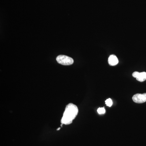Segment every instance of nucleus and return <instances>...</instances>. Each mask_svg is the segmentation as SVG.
<instances>
[{
    "label": "nucleus",
    "mask_w": 146,
    "mask_h": 146,
    "mask_svg": "<svg viewBox=\"0 0 146 146\" xmlns=\"http://www.w3.org/2000/svg\"><path fill=\"white\" fill-rule=\"evenodd\" d=\"M108 63L111 66H115L119 63L117 57L115 55H111L108 59Z\"/></svg>",
    "instance_id": "20e7f679"
},
{
    "label": "nucleus",
    "mask_w": 146,
    "mask_h": 146,
    "mask_svg": "<svg viewBox=\"0 0 146 146\" xmlns=\"http://www.w3.org/2000/svg\"><path fill=\"white\" fill-rule=\"evenodd\" d=\"M78 112L77 106L72 103L69 104L66 106L63 116L61 120V124L70 125L72 122Z\"/></svg>",
    "instance_id": "f257e3e1"
},
{
    "label": "nucleus",
    "mask_w": 146,
    "mask_h": 146,
    "mask_svg": "<svg viewBox=\"0 0 146 146\" xmlns=\"http://www.w3.org/2000/svg\"><path fill=\"white\" fill-rule=\"evenodd\" d=\"M139 72H134L132 74V76L134 78H136L138 76V75H139Z\"/></svg>",
    "instance_id": "6e6552de"
},
{
    "label": "nucleus",
    "mask_w": 146,
    "mask_h": 146,
    "mask_svg": "<svg viewBox=\"0 0 146 146\" xmlns=\"http://www.w3.org/2000/svg\"><path fill=\"white\" fill-rule=\"evenodd\" d=\"M98 113L100 115H102V114H104L106 112V110L105 109L104 107L103 108H100L97 110Z\"/></svg>",
    "instance_id": "0eeeda50"
},
{
    "label": "nucleus",
    "mask_w": 146,
    "mask_h": 146,
    "mask_svg": "<svg viewBox=\"0 0 146 146\" xmlns=\"http://www.w3.org/2000/svg\"><path fill=\"white\" fill-rule=\"evenodd\" d=\"M60 129V127H59V128H58V129H57V131H58L59 130V129Z\"/></svg>",
    "instance_id": "1a4fd4ad"
},
{
    "label": "nucleus",
    "mask_w": 146,
    "mask_h": 146,
    "mask_svg": "<svg viewBox=\"0 0 146 146\" xmlns=\"http://www.w3.org/2000/svg\"><path fill=\"white\" fill-rule=\"evenodd\" d=\"M105 102L106 106H109V107H111L112 105V104H113V102H112V100L110 98L106 100Z\"/></svg>",
    "instance_id": "423d86ee"
},
{
    "label": "nucleus",
    "mask_w": 146,
    "mask_h": 146,
    "mask_svg": "<svg viewBox=\"0 0 146 146\" xmlns=\"http://www.w3.org/2000/svg\"><path fill=\"white\" fill-rule=\"evenodd\" d=\"M56 60L59 64L63 65H71L74 62L72 58L63 55L58 56L56 57Z\"/></svg>",
    "instance_id": "f03ea898"
},
{
    "label": "nucleus",
    "mask_w": 146,
    "mask_h": 146,
    "mask_svg": "<svg viewBox=\"0 0 146 146\" xmlns=\"http://www.w3.org/2000/svg\"><path fill=\"white\" fill-rule=\"evenodd\" d=\"M136 78L138 81L141 82L145 81L146 80V72H143L139 73L138 76Z\"/></svg>",
    "instance_id": "39448f33"
},
{
    "label": "nucleus",
    "mask_w": 146,
    "mask_h": 146,
    "mask_svg": "<svg viewBox=\"0 0 146 146\" xmlns=\"http://www.w3.org/2000/svg\"><path fill=\"white\" fill-rule=\"evenodd\" d=\"M132 100L136 103H143L146 102V93L136 94L132 97Z\"/></svg>",
    "instance_id": "7ed1b4c3"
}]
</instances>
